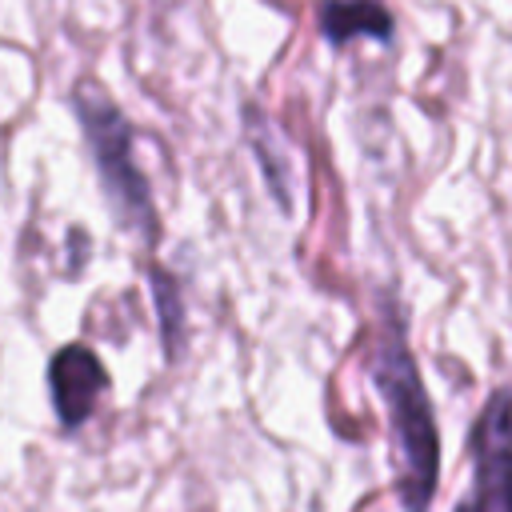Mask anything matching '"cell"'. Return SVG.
<instances>
[{
    "label": "cell",
    "mask_w": 512,
    "mask_h": 512,
    "mask_svg": "<svg viewBox=\"0 0 512 512\" xmlns=\"http://www.w3.org/2000/svg\"><path fill=\"white\" fill-rule=\"evenodd\" d=\"M456 512H480V508H476V504H472V500H464V504H460V508H456Z\"/></svg>",
    "instance_id": "obj_8"
},
{
    "label": "cell",
    "mask_w": 512,
    "mask_h": 512,
    "mask_svg": "<svg viewBox=\"0 0 512 512\" xmlns=\"http://www.w3.org/2000/svg\"><path fill=\"white\" fill-rule=\"evenodd\" d=\"M72 112L84 136V148L92 156L96 180L104 188L108 212L116 216V224L136 236L140 244H156L160 240V212L152 200V184L144 176V168L136 164V128L124 116V108L112 100V92L96 80V76H80L72 84Z\"/></svg>",
    "instance_id": "obj_2"
},
{
    "label": "cell",
    "mask_w": 512,
    "mask_h": 512,
    "mask_svg": "<svg viewBox=\"0 0 512 512\" xmlns=\"http://www.w3.org/2000/svg\"><path fill=\"white\" fill-rule=\"evenodd\" d=\"M372 384L388 408L400 500L408 512H424L436 492L440 440H436V420H432V404H428L416 356L408 348L404 316L392 296L380 300V324L372 344Z\"/></svg>",
    "instance_id": "obj_1"
},
{
    "label": "cell",
    "mask_w": 512,
    "mask_h": 512,
    "mask_svg": "<svg viewBox=\"0 0 512 512\" xmlns=\"http://www.w3.org/2000/svg\"><path fill=\"white\" fill-rule=\"evenodd\" d=\"M148 280H152V300H156V316H160L164 352L172 360L180 352V340H184V296H180L176 276L168 268H160V264L148 268Z\"/></svg>",
    "instance_id": "obj_6"
},
{
    "label": "cell",
    "mask_w": 512,
    "mask_h": 512,
    "mask_svg": "<svg viewBox=\"0 0 512 512\" xmlns=\"http://www.w3.org/2000/svg\"><path fill=\"white\" fill-rule=\"evenodd\" d=\"M244 120H248V144H252V152H256V160H260V172H264V180H268L276 204L288 212V208H292V192H288V160H280L284 148H272V144H268V120H264L256 108H244Z\"/></svg>",
    "instance_id": "obj_7"
},
{
    "label": "cell",
    "mask_w": 512,
    "mask_h": 512,
    "mask_svg": "<svg viewBox=\"0 0 512 512\" xmlns=\"http://www.w3.org/2000/svg\"><path fill=\"white\" fill-rule=\"evenodd\" d=\"M48 392L56 420L64 428H80L108 392V368L88 344H64L48 360Z\"/></svg>",
    "instance_id": "obj_4"
},
{
    "label": "cell",
    "mask_w": 512,
    "mask_h": 512,
    "mask_svg": "<svg viewBox=\"0 0 512 512\" xmlns=\"http://www.w3.org/2000/svg\"><path fill=\"white\" fill-rule=\"evenodd\" d=\"M476 508L512 512V384L496 388L472 428Z\"/></svg>",
    "instance_id": "obj_3"
},
{
    "label": "cell",
    "mask_w": 512,
    "mask_h": 512,
    "mask_svg": "<svg viewBox=\"0 0 512 512\" xmlns=\"http://www.w3.org/2000/svg\"><path fill=\"white\" fill-rule=\"evenodd\" d=\"M316 24L324 44L344 48L352 40H372V44H392V12L380 0H320L316 4Z\"/></svg>",
    "instance_id": "obj_5"
}]
</instances>
